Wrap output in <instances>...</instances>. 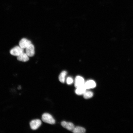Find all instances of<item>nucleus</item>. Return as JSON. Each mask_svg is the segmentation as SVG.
<instances>
[{"mask_svg": "<svg viewBox=\"0 0 133 133\" xmlns=\"http://www.w3.org/2000/svg\"><path fill=\"white\" fill-rule=\"evenodd\" d=\"M42 119L44 122L51 124H54L55 122L51 115L48 113L44 114L42 116Z\"/></svg>", "mask_w": 133, "mask_h": 133, "instance_id": "1", "label": "nucleus"}, {"mask_svg": "<svg viewBox=\"0 0 133 133\" xmlns=\"http://www.w3.org/2000/svg\"><path fill=\"white\" fill-rule=\"evenodd\" d=\"M24 52V49L19 46H16L13 48L10 51L11 54L18 56Z\"/></svg>", "mask_w": 133, "mask_h": 133, "instance_id": "2", "label": "nucleus"}, {"mask_svg": "<svg viewBox=\"0 0 133 133\" xmlns=\"http://www.w3.org/2000/svg\"><path fill=\"white\" fill-rule=\"evenodd\" d=\"M84 79L80 76H77L75 79L74 86L76 88L84 85L85 83Z\"/></svg>", "mask_w": 133, "mask_h": 133, "instance_id": "3", "label": "nucleus"}, {"mask_svg": "<svg viewBox=\"0 0 133 133\" xmlns=\"http://www.w3.org/2000/svg\"><path fill=\"white\" fill-rule=\"evenodd\" d=\"M41 121L39 119H36L33 120L30 123V124L31 128L33 130L37 129L41 125Z\"/></svg>", "mask_w": 133, "mask_h": 133, "instance_id": "4", "label": "nucleus"}, {"mask_svg": "<svg viewBox=\"0 0 133 133\" xmlns=\"http://www.w3.org/2000/svg\"><path fill=\"white\" fill-rule=\"evenodd\" d=\"M26 53L29 57L33 56L35 53L34 46L32 44L26 48Z\"/></svg>", "mask_w": 133, "mask_h": 133, "instance_id": "5", "label": "nucleus"}, {"mask_svg": "<svg viewBox=\"0 0 133 133\" xmlns=\"http://www.w3.org/2000/svg\"><path fill=\"white\" fill-rule=\"evenodd\" d=\"M32 44L31 41L25 38L21 40L19 43V46L23 49H26L28 46Z\"/></svg>", "mask_w": 133, "mask_h": 133, "instance_id": "6", "label": "nucleus"}, {"mask_svg": "<svg viewBox=\"0 0 133 133\" xmlns=\"http://www.w3.org/2000/svg\"><path fill=\"white\" fill-rule=\"evenodd\" d=\"M61 125L63 127L70 131L72 130L75 127L73 123L65 121L61 122Z\"/></svg>", "mask_w": 133, "mask_h": 133, "instance_id": "7", "label": "nucleus"}, {"mask_svg": "<svg viewBox=\"0 0 133 133\" xmlns=\"http://www.w3.org/2000/svg\"><path fill=\"white\" fill-rule=\"evenodd\" d=\"M84 86L86 89L93 88L96 87V84L94 81L90 80L85 83Z\"/></svg>", "mask_w": 133, "mask_h": 133, "instance_id": "8", "label": "nucleus"}, {"mask_svg": "<svg viewBox=\"0 0 133 133\" xmlns=\"http://www.w3.org/2000/svg\"><path fill=\"white\" fill-rule=\"evenodd\" d=\"M17 59L19 61L26 62L29 60V56L26 53L23 52L17 57Z\"/></svg>", "mask_w": 133, "mask_h": 133, "instance_id": "9", "label": "nucleus"}, {"mask_svg": "<svg viewBox=\"0 0 133 133\" xmlns=\"http://www.w3.org/2000/svg\"><path fill=\"white\" fill-rule=\"evenodd\" d=\"M86 89L83 85L78 88L75 90V93L76 94L78 95L83 94L86 91Z\"/></svg>", "mask_w": 133, "mask_h": 133, "instance_id": "10", "label": "nucleus"}, {"mask_svg": "<svg viewBox=\"0 0 133 133\" xmlns=\"http://www.w3.org/2000/svg\"><path fill=\"white\" fill-rule=\"evenodd\" d=\"M72 132L74 133H83L85 132V129L83 128L80 127H75L72 130Z\"/></svg>", "mask_w": 133, "mask_h": 133, "instance_id": "11", "label": "nucleus"}, {"mask_svg": "<svg viewBox=\"0 0 133 133\" xmlns=\"http://www.w3.org/2000/svg\"><path fill=\"white\" fill-rule=\"evenodd\" d=\"M67 74V72L66 71H63L60 74L59 76V79L61 83H64L65 82V77Z\"/></svg>", "mask_w": 133, "mask_h": 133, "instance_id": "12", "label": "nucleus"}, {"mask_svg": "<svg viewBox=\"0 0 133 133\" xmlns=\"http://www.w3.org/2000/svg\"><path fill=\"white\" fill-rule=\"evenodd\" d=\"M83 95L84 98L87 99H89L92 97L93 94L91 91H86Z\"/></svg>", "mask_w": 133, "mask_h": 133, "instance_id": "13", "label": "nucleus"}, {"mask_svg": "<svg viewBox=\"0 0 133 133\" xmlns=\"http://www.w3.org/2000/svg\"><path fill=\"white\" fill-rule=\"evenodd\" d=\"M73 80L72 78L71 77H68L66 79V82L68 84H70L72 83L73 82Z\"/></svg>", "mask_w": 133, "mask_h": 133, "instance_id": "14", "label": "nucleus"}, {"mask_svg": "<svg viewBox=\"0 0 133 133\" xmlns=\"http://www.w3.org/2000/svg\"><path fill=\"white\" fill-rule=\"evenodd\" d=\"M21 88V87L20 86H19L18 87V89H20Z\"/></svg>", "mask_w": 133, "mask_h": 133, "instance_id": "15", "label": "nucleus"}]
</instances>
